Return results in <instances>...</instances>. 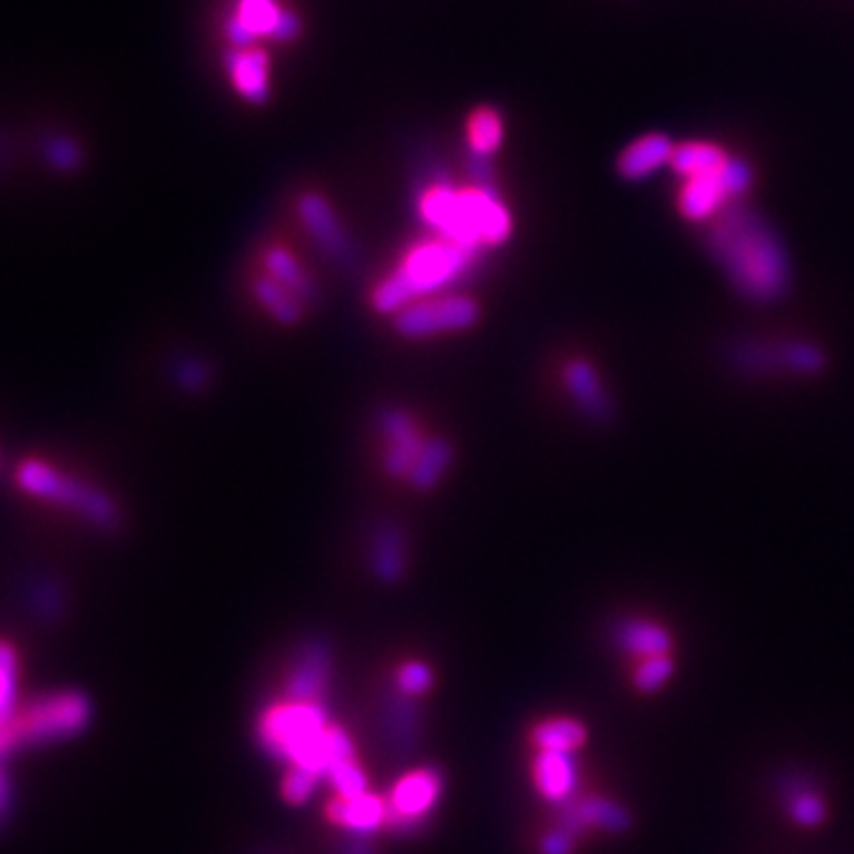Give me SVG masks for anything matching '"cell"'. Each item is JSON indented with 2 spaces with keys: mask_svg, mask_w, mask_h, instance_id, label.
Masks as SVG:
<instances>
[{
  "mask_svg": "<svg viewBox=\"0 0 854 854\" xmlns=\"http://www.w3.org/2000/svg\"><path fill=\"white\" fill-rule=\"evenodd\" d=\"M413 209L432 235L480 254L505 245L513 235V214L492 180L475 178L459 186L446 176H434L415 190Z\"/></svg>",
  "mask_w": 854,
  "mask_h": 854,
  "instance_id": "obj_1",
  "label": "cell"
},
{
  "mask_svg": "<svg viewBox=\"0 0 854 854\" xmlns=\"http://www.w3.org/2000/svg\"><path fill=\"white\" fill-rule=\"evenodd\" d=\"M717 262L740 293L755 302L781 297L791 281V264L778 235L743 212L724 214L710 235Z\"/></svg>",
  "mask_w": 854,
  "mask_h": 854,
  "instance_id": "obj_2",
  "label": "cell"
},
{
  "mask_svg": "<svg viewBox=\"0 0 854 854\" xmlns=\"http://www.w3.org/2000/svg\"><path fill=\"white\" fill-rule=\"evenodd\" d=\"M480 262V252L440 235H428L411 245L390 274L373 287L371 306L377 314L394 316L399 308L415 300L442 295L449 293V287L465 283L475 276Z\"/></svg>",
  "mask_w": 854,
  "mask_h": 854,
  "instance_id": "obj_3",
  "label": "cell"
},
{
  "mask_svg": "<svg viewBox=\"0 0 854 854\" xmlns=\"http://www.w3.org/2000/svg\"><path fill=\"white\" fill-rule=\"evenodd\" d=\"M17 484L36 499L69 508V511L79 513L100 530H117L119 527L121 513L112 497H107L102 489L94 484L65 475V472L41 459H27L17 468Z\"/></svg>",
  "mask_w": 854,
  "mask_h": 854,
  "instance_id": "obj_4",
  "label": "cell"
},
{
  "mask_svg": "<svg viewBox=\"0 0 854 854\" xmlns=\"http://www.w3.org/2000/svg\"><path fill=\"white\" fill-rule=\"evenodd\" d=\"M480 304L463 293H442L415 300L392 316V328L404 340H430L475 328Z\"/></svg>",
  "mask_w": 854,
  "mask_h": 854,
  "instance_id": "obj_5",
  "label": "cell"
},
{
  "mask_svg": "<svg viewBox=\"0 0 854 854\" xmlns=\"http://www.w3.org/2000/svg\"><path fill=\"white\" fill-rule=\"evenodd\" d=\"M750 169L732 157L719 169L681 178L677 209L690 224L710 222L726 209L734 197L750 188Z\"/></svg>",
  "mask_w": 854,
  "mask_h": 854,
  "instance_id": "obj_6",
  "label": "cell"
},
{
  "mask_svg": "<svg viewBox=\"0 0 854 854\" xmlns=\"http://www.w3.org/2000/svg\"><path fill=\"white\" fill-rule=\"evenodd\" d=\"M300 219L316 247L340 268H352L356 264V247L337 219L333 205L318 193H304L300 197Z\"/></svg>",
  "mask_w": 854,
  "mask_h": 854,
  "instance_id": "obj_7",
  "label": "cell"
},
{
  "mask_svg": "<svg viewBox=\"0 0 854 854\" xmlns=\"http://www.w3.org/2000/svg\"><path fill=\"white\" fill-rule=\"evenodd\" d=\"M377 430L385 442L383 470L390 478L406 482L418 453H421L428 440L423 438L421 423H418V418L411 411L402 406H387L377 415Z\"/></svg>",
  "mask_w": 854,
  "mask_h": 854,
  "instance_id": "obj_8",
  "label": "cell"
},
{
  "mask_svg": "<svg viewBox=\"0 0 854 854\" xmlns=\"http://www.w3.org/2000/svg\"><path fill=\"white\" fill-rule=\"evenodd\" d=\"M440 774L432 769H418L404 776L392 791L387 805V824L396 831H415L430 814L440 797Z\"/></svg>",
  "mask_w": 854,
  "mask_h": 854,
  "instance_id": "obj_9",
  "label": "cell"
},
{
  "mask_svg": "<svg viewBox=\"0 0 854 854\" xmlns=\"http://www.w3.org/2000/svg\"><path fill=\"white\" fill-rule=\"evenodd\" d=\"M295 29V17H289L278 0H238L228 24V36L235 46H252L266 36H276V39L293 36Z\"/></svg>",
  "mask_w": 854,
  "mask_h": 854,
  "instance_id": "obj_10",
  "label": "cell"
},
{
  "mask_svg": "<svg viewBox=\"0 0 854 854\" xmlns=\"http://www.w3.org/2000/svg\"><path fill=\"white\" fill-rule=\"evenodd\" d=\"M331 669L333 656L328 644H323L321 639L306 641L300 648L293 669L287 675V698L302 703H323V694L331 681Z\"/></svg>",
  "mask_w": 854,
  "mask_h": 854,
  "instance_id": "obj_11",
  "label": "cell"
},
{
  "mask_svg": "<svg viewBox=\"0 0 854 854\" xmlns=\"http://www.w3.org/2000/svg\"><path fill=\"white\" fill-rule=\"evenodd\" d=\"M558 828L570 833L572 838L587 828H601L608 833H625L631 828V814L603 797H581L566 799L558 814Z\"/></svg>",
  "mask_w": 854,
  "mask_h": 854,
  "instance_id": "obj_12",
  "label": "cell"
},
{
  "mask_svg": "<svg viewBox=\"0 0 854 854\" xmlns=\"http://www.w3.org/2000/svg\"><path fill=\"white\" fill-rule=\"evenodd\" d=\"M226 71H228L230 88L243 100H247L252 105H259L268 98L271 58H268V52L262 50L259 46L252 43V46L235 48L226 60Z\"/></svg>",
  "mask_w": 854,
  "mask_h": 854,
  "instance_id": "obj_13",
  "label": "cell"
},
{
  "mask_svg": "<svg viewBox=\"0 0 854 854\" xmlns=\"http://www.w3.org/2000/svg\"><path fill=\"white\" fill-rule=\"evenodd\" d=\"M562 383L568 387L575 406L591 421H608L610 396L603 387V380L587 359H570L562 369Z\"/></svg>",
  "mask_w": 854,
  "mask_h": 854,
  "instance_id": "obj_14",
  "label": "cell"
},
{
  "mask_svg": "<svg viewBox=\"0 0 854 854\" xmlns=\"http://www.w3.org/2000/svg\"><path fill=\"white\" fill-rule=\"evenodd\" d=\"M369 560L373 575L380 581H385V585L402 581L409 570V543L402 527L394 522H380L371 534Z\"/></svg>",
  "mask_w": 854,
  "mask_h": 854,
  "instance_id": "obj_15",
  "label": "cell"
},
{
  "mask_svg": "<svg viewBox=\"0 0 854 854\" xmlns=\"http://www.w3.org/2000/svg\"><path fill=\"white\" fill-rule=\"evenodd\" d=\"M677 143L665 134H644L631 140L617 157V174L625 180H646L669 167Z\"/></svg>",
  "mask_w": 854,
  "mask_h": 854,
  "instance_id": "obj_16",
  "label": "cell"
},
{
  "mask_svg": "<svg viewBox=\"0 0 854 854\" xmlns=\"http://www.w3.org/2000/svg\"><path fill=\"white\" fill-rule=\"evenodd\" d=\"M534 784L539 793L556 803H566L577 788V765L572 753L539 750L534 759Z\"/></svg>",
  "mask_w": 854,
  "mask_h": 854,
  "instance_id": "obj_17",
  "label": "cell"
},
{
  "mask_svg": "<svg viewBox=\"0 0 854 854\" xmlns=\"http://www.w3.org/2000/svg\"><path fill=\"white\" fill-rule=\"evenodd\" d=\"M264 274L287 287L289 293H295L306 306H312L321 300L316 283L306 274L302 262L283 245H271L264 252Z\"/></svg>",
  "mask_w": 854,
  "mask_h": 854,
  "instance_id": "obj_18",
  "label": "cell"
},
{
  "mask_svg": "<svg viewBox=\"0 0 854 854\" xmlns=\"http://www.w3.org/2000/svg\"><path fill=\"white\" fill-rule=\"evenodd\" d=\"M453 459H457V449L446 438H428L409 472L406 484L415 492H432L451 470Z\"/></svg>",
  "mask_w": 854,
  "mask_h": 854,
  "instance_id": "obj_19",
  "label": "cell"
},
{
  "mask_svg": "<svg viewBox=\"0 0 854 854\" xmlns=\"http://www.w3.org/2000/svg\"><path fill=\"white\" fill-rule=\"evenodd\" d=\"M505 138V121L492 105H480L465 119V143L475 159L494 157Z\"/></svg>",
  "mask_w": 854,
  "mask_h": 854,
  "instance_id": "obj_20",
  "label": "cell"
},
{
  "mask_svg": "<svg viewBox=\"0 0 854 854\" xmlns=\"http://www.w3.org/2000/svg\"><path fill=\"white\" fill-rule=\"evenodd\" d=\"M252 297L281 325H297L306 314V304L266 274L252 281Z\"/></svg>",
  "mask_w": 854,
  "mask_h": 854,
  "instance_id": "obj_21",
  "label": "cell"
},
{
  "mask_svg": "<svg viewBox=\"0 0 854 854\" xmlns=\"http://www.w3.org/2000/svg\"><path fill=\"white\" fill-rule=\"evenodd\" d=\"M331 814L344 828L361 835L387 824V805L380 797L369 793L347 797V799L337 797V803L331 807Z\"/></svg>",
  "mask_w": 854,
  "mask_h": 854,
  "instance_id": "obj_22",
  "label": "cell"
},
{
  "mask_svg": "<svg viewBox=\"0 0 854 854\" xmlns=\"http://www.w3.org/2000/svg\"><path fill=\"white\" fill-rule=\"evenodd\" d=\"M729 159H732V155L713 140H686V143H679L675 148V155H671V161H669V169L675 171L679 178H688V176L719 169Z\"/></svg>",
  "mask_w": 854,
  "mask_h": 854,
  "instance_id": "obj_23",
  "label": "cell"
},
{
  "mask_svg": "<svg viewBox=\"0 0 854 854\" xmlns=\"http://www.w3.org/2000/svg\"><path fill=\"white\" fill-rule=\"evenodd\" d=\"M617 644H620L631 656L658 658L669 656L671 636L660 625H652L646 620H627L620 629H617Z\"/></svg>",
  "mask_w": 854,
  "mask_h": 854,
  "instance_id": "obj_24",
  "label": "cell"
},
{
  "mask_svg": "<svg viewBox=\"0 0 854 854\" xmlns=\"http://www.w3.org/2000/svg\"><path fill=\"white\" fill-rule=\"evenodd\" d=\"M532 740L537 743L539 750L572 753L585 745L587 729L585 724H579L577 719H547L534 726Z\"/></svg>",
  "mask_w": 854,
  "mask_h": 854,
  "instance_id": "obj_25",
  "label": "cell"
},
{
  "mask_svg": "<svg viewBox=\"0 0 854 854\" xmlns=\"http://www.w3.org/2000/svg\"><path fill=\"white\" fill-rule=\"evenodd\" d=\"M174 383L186 394H205L214 383V369L205 356L186 354L174 361Z\"/></svg>",
  "mask_w": 854,
  "mask_h": 854,
  "instance_id": "obj_26",
  "label": "cell"
},
{
  "mask_svg": "<svg viewBox=\"0 0 854 854\" xmlns=\"http://www.w3.org/2000/svg\"><path fill=\"white\" fill-rule=\"evenodd\" d=\"M671 671H675V660L669 656L646 658L634 671V686L641 694H658V690L669 681Z\"/></svg>",
  "mask_w": 854,
  "mask_h": 854,
  "instance_id": "obj_27",
  "label": "cell"
},
{
  "mask_svg": "<svg viewBox=\"0 0 854 854\" xmlns=\"http://www.w3.org/2000/svg\"><path fill=\"white\" fill-rule=\"evenodd\" d=\"M788 809H791L793 822H797L799 826H805V828L819 826L826 819L824 799L819 795L809 793V791L793 793L788 799Z\"/></svg>",
  "mask_w": 854,
  "mask_h": 854,
  "instance_id": "obj_28",
  "label": "cell"
},
{
  "mask_svg": "<svg viewBox=\"0 0 854 854\" xmlns=\"http://www.w3.org/2000/svg\"><path fill=\"white\" fill-rule=\"evenodd\" d=\"M396 686L404 696H421L432 686V669L425 662H406L399 669Z\"/></svg>",
  "mask_w": 854,
  "mask_h": 854,
  "instance_id": "obj_29",
  "label": "cell"
},
{
  "mask_svg": "<svg viewBox=\"0 0 854 854\" xmlns=\"http://www.w3.org/2000/svg\"><path fill=\"white\" fill-rule=\"evenodd\" d=\"M316 784H318V776L308 774L300 767H289L283 781V795L287 803H304V799L312 797Z\"/></svg>",
  "mask_w": 854,
  "mask_h": 854,
  "instance_id": "obj_30",
  "label": "cell"
},
{
  "mask_svg": "<svg viewBox=\"0 0 854 854\" xmlns=\"http://www.w3.org/2000/svg\"><path fill=\"white\" fill-rule=\"evenodd\" d=\"M572 852V835L562 828H556L541 841V854H570Z\"/></svg>",
  "mask_w": 854,
  "mask_h": 854,
  "instance_id": "obj_31",
  "label": "cell"
}]
</instances>
